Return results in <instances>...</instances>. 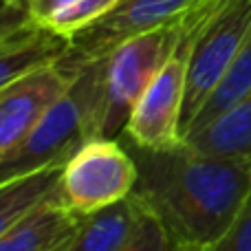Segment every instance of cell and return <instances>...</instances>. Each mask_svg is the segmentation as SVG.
Wrapping results in <instances>:
<instances>
[{
  "instance_id": "cell-1",
  "label": "cell",
  "mask_w": 251,
  "mask_h": 251,
  "mask_svg": "<svg viewBox=\"0 0 251 251\" xmlns=\"http://www.w3.org/2000/svg\"><path fill=\"white\" fill-rule=\"evenodd\" d=\"M139 176L132 194L178 251H205L229 231L251 194V165L201 154L185 141L165 150L130 146Z\"/></svg>"
},
{
  "instance_id": "cell-2",
  "label": "cell",
  "mask_w": 251,
  "mask_h": 251,
  "mask_svg": "<svg viewBox=\"0 0 251 251\" xmlns=\"http://www.w3.org/2000/svg\"><path fill=\"white\" fill-rule=\"evenodd\" d=\"M106 60L108 55L77 62L73 82L42 122L16 148L0 154V183L62 168L86 141L104 137Z\"/></svg>"
},
{
  "instance_id": "cell-3",
  "label": "cell",
  "mask_w": 251,
  "mask_h": 251,
  "mask_svg": "<svg viewBox=\"0 0 251 251\" xmlns=\"http://www.w3.org/2000/svg\"><path fill=\"white\" fill-rule=\"evenodd\" d=\"M225 0H205L187 13V22L176 49L168 57L150 86L134 104L124 134L128 143L143 150H165L181 143V117L185 101L187 62H190L194 33L207 18H212Z\"/></svg>"
},
{
  "instance_id": "cell-4",
  "label": "cell",
  "mask_w": 251,
  "mask_h": 251,
  "mask_svg": "<svg viewBox=\"0 0 251 251\" xmlns=\"http://www.w3.org/2000/svg\"><path fill=\"white\" fill-rule=\"evenodd\" d=\"M185 22L187 13L178 20L124 40L108 55L106 60L104 137L117 139L119 132L126 130L134 104L176 49Z\"/></svg>"
},
{
  "instance_id": "cell-5",
  "label": "cell",
  "mask_w": 251,
  "mask_h": 251,
  "mask_svg": "<svg viewBox=\"0 0 251 251\" xmlns=\"http://www.w3.org/2000/svg\"><path fill=\"white\" fill-rule=\"evenodd\" d=\"M137 176V163L119 139L95 137L62 165L57 199L84 218L128 199Z\"/></svg>"
},
{
  "instance_id": "cell-6",
  "label": "cell",
  "mask_w": 251,
  "mask_h": 251,
  "mask_svg": "<svg viewBox=\"0 0 251 251\" xmlns=\"http://www.w3.org/2000/svg\"><path fill=\"white\" fill-rule=\"evenodd\" d=\"M251 33V0H225L194 33L185 79L181 139L231 69Z\"/></svg>"
},
{
  "instance_id": "cell-7",
  "label": "cell",
  "mask_w": 251,
  "mask_h": 251,
  "mask_svg": "<svg viewBox=\"0 0 251 251\" xmlns=\"http://www.w3.org/2000/svg\"><path fill=\"white\" fill-rule=\"evenodd\" d=\"M77 66L66 53L62 60L42 66L0 91V154L16 148L42 122L49 108L73 82Z\"/></svg>"
},
{
  "instance_id": "cell-8",
  "label": "cell",
  "mask_w": 251,
  "mask_h": 251,
  "mask_svg": "<svg viewBox=\"0 0 251 251\" xmlns=\"http://www.w3.org/2000/svg\"><path fill=\"white\" fill-rule=\"evenodd\" d=\"M203 2L205 0H122L106 18L71 40L69 55L75 62L106 57L124 40L178 20Z\"/></svg>"
},
{
  "instance_id": "cell-9",
  "label": "cell",
  "mask_w": 251,
  "mask_h": 251,
  "mask_svg": "<svg viewBox=\"0 0 251 251\" xmlns=\"http://www.w3.org/2000/svg\"><path fill=\"white\" fill-rule=\"evenodd\" d=\"M79 223L82 216L62 205L55 192L0 236V251H64Z\"/></svg>"
},
{
  "instance_id": "cell-10",
  "label": "cell",
  "mask_w": 251,
  "mask_h": 251,
  "mask_svg": "<svg viewBox=\"0 0 251 251\" xmlns=\"http://www.w3.org/2000/svg\"><path fill=\"white\" fill-rule=\"evenodd\" d=\"M183 141L201 154L251 165V91Z\"/></svg>"
},
{
  "instance_id": "cell-11",
  "label": "cell",
  "mask_w": 251,
  "mask_h": 251,
  "mask_svg": "<svg viewBox=\"0 0 251 251\" xmlns=\"http://www.w3.org/2000/svg\"><path fill=\"white\" fill-rule=\"evenodd\" d=\"M143 205L134 194L84 216L77 234L64 251H124L137 231Z\"/></svg>"
},
{
  "instance_id": "cell-12",
  "label": "cell",
  "mask_w": 251,
  "mask_h": 251,
  "mask_svg": "<svg viewBox=\"0 0 251 251\" xmlns=\"http://www.w3.org/2000/svg\"><path fill=\"white\" fill-rule=\"evenodd\" d=\"M69 53V40L35 26L29 33L0 47V91L33 71L62 60Z\"/></svg>"
},
{
  "instance_id": "cell-13",
  "label": "cell",
  "mask_w": 251,
  "mask_h": 251,
  "mask_svg": "<svg viewBox=\"0 0 251 251\" xmlns=\"http://www.w3.org/2000/svg\"><path fill=\"white\" fill-rule=\"evenodd\" d=\"M60 174L62 168H49L0 183V236L55 194Z\"/></svg>"
},
{
  "instance_id": "cell-14",
  "label": "cell",
  "mask_w": 251,
  "mask_h": 251,
  "mask_svg": "<svg viewBox=\"0 0 251 251\" xmlns=\"http://www.w3.org/2000/svg\"><path fill=\"white\" fill-rule=\"evenodd\" d=\"M249 91H251V33L245 40L243 49L238 51L231 69L227 71V75L216 86V91L212 93V97L205 101V106L199 110V115L194 117V122L190 124V128L185 130L183 137H187L190 132H194V130L203 128L205 124H209L223 110L229 108L234 101H238L243 95H247Z\"/></svg>"
},
{
  "instance_id": "cell-15",
  "label": "cell",
  "mask_w": 251,
  "mask_h": 251,
  "mask_svg": "<svg viewBox=\"0 0 251 251\" xmlns=\"http://www.w3.org/2000/svg\"><path fill=\"white\" fill-rule=\"evenodd\" d=\"M119 2L122 0H73L71 4L53 13L42 25V29H49L51 33L71 42L75 35H79L88 26L108 16Z\"/></svg>"
},
{
  "instance_id": "cell-16",
  "label": "cell",
  "mask_w": 251,
  "mask_h": 251,
  "mask_svg": "<svg viewBox=\"0 0 251 251\" xmlns=\"http://www.w3.org/2000/svg\"><path fill=\"white\" fill-rule=\"evenodd\" d=\"M124 251H178L172 236L168 234L161 221L143 207V216L137 225V231L130 238Z\"/></svg>"
},
{
  "instance_id": "cell-17",
  "label": "cell",
  "mask_w": 251,
  "mask_h": 251,
  "mask_svg": "<svg viewBox=\"0 0 251 251\" xmlns=\"http://www.w3.org/2000/svg\"><path fill=\"white\" fill-rule=\"evenodd\" d=\"M35 22L25 0H4L0 4V47L35 29Z\"/></svg>"
},
{
  "instance_id": "cell-18",
  "label": "cell",
  "mask_w": 251,
  "mask_h": 251,
  "mask_svg": "<svg viewBox=\"0 0 251 251\" xmlns=\"http://www.w3.org/2000/svg\"><path fill=\"white\" fill-rule=\"evenodd\" d=\"M205 251H251V194L229 231Z\"/></svg>"
},
{
  "instance_id": "cell-19",
  "label": "cell",
  "mask_w": 251,
  "mask_h": 251,
  "mask_svg": "<svg viewBox=\"0 0 251 251\" xmlns=\"http://www.w3.org/2000/svg\"><path fill=\"white\" fill-rule=\"evenodd\" d=\"M25 2H26V9H29L31 18H33V22L38 26H42L53 13L60 11L66 4H71L73 0H25Z\"/></svg>"
}]
</instances>
